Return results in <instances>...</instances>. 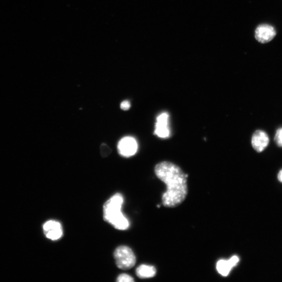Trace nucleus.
Masks as SVG:
<instances>
[{
    "label": "nucleus",
    "mask_w": 282,
    "mask_h": 282,
    "mask_svg": "<svg viewBox=\"0 0 282 282\" xmlns=\"http://www.w3.org/2000/svg\"><path fill=\"white\" fill-rule=\"evenodd\" d=\"M131 104L128 101H124L120 104V108L123 110H128L130 109Z\"/></svg>",
    "instance_id": "obj_14"
},
{
    "label": "nucleus",
    "mask_w": 282,
    "mask_h": 282,
    "mask_svg": "<svg viewBox=\"0 0 282 282\" xmlns=\"http://www.w3.org/2000/svg\"><path fill=\"white\" fill-rule=\"evenodd\" d=\"M155 173L167 187L162 196L165 207H176L185 200L188 194V175L177 165L168 161L160 162L156 165Z\"/></svg>",
    "instance_id": "obj_1"
},
{
    "label": "nucleus",
    "mask_w": 282,
    "mask_h": 282,
    "mask_svg": "<svg viewBox=\"0 0 282 282\" xmlns=\"http://www.w3.org/2000/svg\"><path fill=\"white\" fill-rule=\"evenodd\" d=\"M269 141V138L267 133L259 130L254 132L252 137V144L254 150L258 153H261L267 147Z\"/></svg>",
    "instance_id": "obj_8"
},
{
    "label": "nucleus",
    "mask_w": 282,
    "mask_h": 282,
    "mask_svg": "<svg viewBox=\"0 0 282 282\" xmlns=\"http://www.w3.org/2000/svg\"><path fill=\"white\" fill-rule=\"evenodd\" d=\"M117 281L118 282H132L134 281V279L128 274H122L118 277Z\"/></svg>",
    "instance_id": "obj_13"
},
{
    "label": "nucleus",
    "mask_w": 282,
    "mask_h": 282,
    "mask_svg": "<svg viewBox=\"0 0 282 282\" xmlns=\"http://www.w3.org/2000/svg\"><path fill=\"white\" fill-rule=\"evenodd\" d=\"M239 262V258L237 256L232 257L230 259L220 260L217 264L218 272L223 276H227L231 270L236 266Z\"/></svg>",
    "instance_id": "obj_9"
},
{
    "label": "nucleus",
    "mask_w": 282,
    "mask_h": 282,
    "mask_svg": "<svg viewBox=\"0 0 282 282\" xmlns=\"http://www.w3.org/2000/svg\"><path fill=\"white\" fill-rule=\"evenodd\" d=\"M277 178L278 180L282 183V170L279 171Z\"/></svg>",
    "instance_id": "obj_15"
},
{
    "label": "nucleus",
    "mask_w": 282,
    "mask_h": 282,
    "mask_svg": "<svg viewBox=\"0 0 282 282\" xmlns=\"http://www.w3.org/2000/svg\"><path fill=\"white\" fill-rule=\"evenodd\" d=\"M124 199L120 193L110 197L104 206V220L118 230L127 229L130 223L122 211Z\"/></svg>",
    "instance_id": "obj_2"
},
{
    "label": "nucleus",
    "mask_w": 282,
    "mask_h": 282,
    "mask_svg": "<svg viewBox=\"0 0 282 282\" xmlns=\"http://www.w3.org/2000/svg\"><path fill=\"white\" fill-rule=\"evenodd\" d=\"M156 273L155 268L152 265L142 264L139 266L137 270V276L141 278H151Z\"/></svg>",
    "instance_id": "obj_10"
},
{
    "label": "nucleus",
    "mask_w": 282,
    "mask_h": 282,
    "mask_svg": "<svg viewBox=\"0 0 282 282\" xmlns=\"http://www.w3.org/2000/svg\"><path fill=\"white\" fill-rule=\"evenodd\" d=\"M276 35V31L274 27L267 24L259 25L255 30V38L261 44L269 43Z\"/></svg>",
    "instance_id": "obj_5"
},
{
    "label": "nucleus",
    "mask_w": 282,
    "mask_h": 282,
    "mask_svg": "<svg viewBox=\"0 0 282 282\" xmlns=\"http://www.w3.org/2000/svg\"><path fill=\"white\" fill-rule=\"evenodd\" d=\"M274 141L279 147H282V128L277 130Z\"/></svg>",
    "instance_id": "obj_12"
},
{
    "label": "nucleus",
    "mask_w": 282,
    "mask_h": 282,
    "mask_svg": "<svg viewBox=\"0 0 282 282\" xmlns=\"http://www.w3.org/2000/svg\"><path fill=\"white\" fill-rule=\"evenodd\" d=\"M43 228L44 234L48 239L57 240L62 236V227L58 222L48 221L44 225Z\"/></svg>",
    "instance_id": "obj_7"
},
{
    "label": "nucleus",
    "mask_w": 282,
    "mask_h": 282,
    "mask_svg": "<svg viewBox=\"0 0 282 282\" xmlns=\"http://www.w3.org/2000/svg\"><path fill=\"white\" fill-rule=\"evenodd\" d=\"M169 114L167 112H163L156 118L154 134L160 138H168L170 136L169 127Z\"/></svg>",
    "instance_id": "obj_6"
},
{
    "label": "nucleus",
    "mask_w": 282,
    "mask_h": 282,
    "mask_svg": "<svg viewBox=\"0 0 282 282\" xmlns=\"http://www.w3.org/2000/svg\"><path fill=\"white\" fill-rule=\"evenodd\" d=\"M101 155L103 157L108 156L112 152L111 148L106 144H102L100 147Z\"/></svg>",
    "instance_id": "obj_11"
},
{
    "label": "nucleus",
    "mask_w": 282,
    "mask_h": 282,
    "mask_svg": "<svg viewBox=\"0 0 282 282\" xmlns=\"http://www.w3.org/2000/svg\"><path fill=\"white\" fill-rule=\"evenodd\" d=\"M138 149L136 140L131 137H126L120 140L118 144L119 153L124 157H131L135 155Z\"/></svg>",
    "instance_id": "obj_4"
},
{
    "label": "nucleus",
    "mask_w": 282,
    "mask_h": 282,
    "mask_svg": "<svg viewBox=\"0 0 282 282\" xmlns=\"http://www.w3.org/2000/svg\"><path fill=\"white\" fill-rule=\"evenodd\" d=\"M114 258L117 267L123 270L132 268L136 264V256L129 247L122 246L118 247L114 252Z\"/></svg>",
    "instance_id": "obj_3"
}]
</instances>
